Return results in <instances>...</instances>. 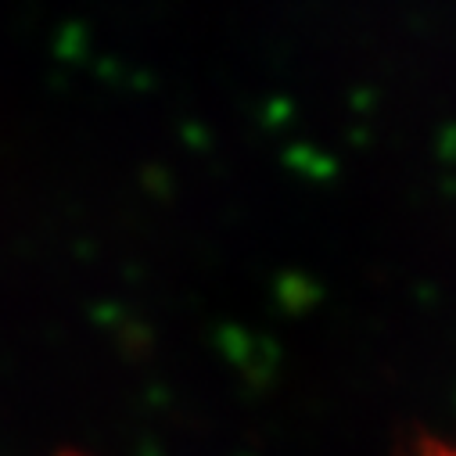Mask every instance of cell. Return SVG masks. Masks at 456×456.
I'll use <instances>...</instances> for the list:
<instances>
[{
    "instance_id": "cell-1",
    "label": "cell",
    "mask_w": 456,
    "mask_h": 456,
    "mask_svg": "<svg viewBox=\"0 0 456 456\" xmlns=\"http://www.w3.org/2000/svg\"><path fill=\"white\" fill-rule=\"evenodd\" d=\"M410 456H456V435H449V438L428 435V438L417 442V449Z\"/></svg>"
},
{
    "instance_id": "cell-2",
    "label": "cell",
    "mask_w": 456,
    "mask_h": 456,
    "mask_svg": "<svg viewBox=\"0 0 456 456\" xmlns=\"http://www.w3.org/2000/svg\"><path fill=\"white\" fill-rule=\"evenodd\" d=\"M58 456H86V452H76V449H69V452H58Z\"/></svg>"
}]
</instances>
